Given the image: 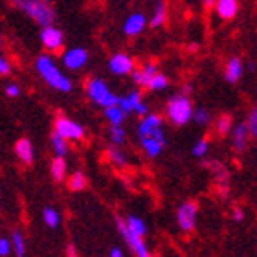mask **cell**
I'll use <instances>...</instances> for the list:
<instances>
[{"label":"cell","instance_id":"1","mask_svg":"<svg viewBox=\"0 0 257 257\" xmlns=\"http://www.w3.org/2000/svg\"><path fill=\"white\" fill-rule=\"evenodd\" d=\"M35 70H37L39 75L44 79V83L48 86H52V88H55V90L68 94L74 88L72 81L61 72L59 66L55 64V61L50 55H39L37 61H35Z\"/></svg>","mask_w":257,"mask_h":257},{"label":"cell","instance_id":"2","mask_svg":"<svg viewBox=\"0 0 257 257\" xmlns=\"http://www.w3.org/2000/svg\"><path fill=\"white\" fill-rule=\"evenodd\" d=\"M15 6L21 8L28 17H32L33 21L41 24L43 28L54 26L55 11L48 2H43V0H19V2H15Z\"/></svg>","mask_w":257,"mask_h":257},{"label":"cell","instance_id":"3","mask_svg":"<svg viewBox=\"0 0 257 257\" xmlns=\"http://www.w3.org/2000/svg\"><path fill=\"white\" fill-rule=\"evenodd\" d=\"M167 118L171 119L173 125L177 127H182V125L189 123L193 118V103L188 96H182V94H177V96H171L169 101H167L166 107Z\"/></svg>","mask_w":257,"mask_h":257},{"label":"cell","instance_id":"4","mask_svg":"<svg viewBox=\"0 0 257 257\" xmlns=\"http://www.w3.org/2000/svg\"><path fill=\"white\" fill-rule=\"evenodd\" d=\"M86 94H88V97H90L92 101L103 108L116 107L118 105V96L108 88V85L101 77H92V79H88V83H86Z\"/></svg>","mask_w":257,"mask_h":257},{"label":"cell","instance_id":"5","mask_svg":"<svg viewBox=\"0 0 257 257\" xmlns=\"http://www.w3.org/2000/svg\"><path fill=\"white\" fill-rule=\"evenodd\" d=\"M54 133L59 134L63 140H72V142H81L85 138V127L74 119L66 118V116H57L54 123Z\"/></svg>","mask_w":257,"mask_h":257},{"label":"cell","instance_id":"6","mask_svg":"<svg viewBox=\"0 0 257 257\" xmlns=\"http://www.w3.org/2000/svg\"><path fill=\"white\" fill-rule=\"evenodd\" d=\"M197 215H198V204L195 200H186L178 206L177 209V222L178 228L184 233H191L197 224Z\"/></svg>","mask_w":257,"mask_h":257},{"label":"cell","instance_id":"7","mask_svg":"<svg viewBox=\"0 0 257 257\" xmlns=\"http://www.w3.org/2000/svg\"><path fill=\"white\" fill-rule=\"evenodd\" d=\"M118 107L123 110L125 116L131 112H136L138 116L144 118V116L149 114V107L144 103V99H142V92L140 90H131L128 92V96L118 97Z\"/></svg>","mask_w":257,"mask_h":257},{"label":"cell","instance_id":"8","mask_svg":"<svg viewBox=\"0 0 257 257\" xmlns=\"http://www.w3.org/2000/svg\"><path fill=\"white\" fill-rule=\"evenodd\" d=\"M116 226H118V231L123 235L125 242H127L128 246H131V250H133L134 253L138 257H156L153 255V253L149 252V248H147V244L144 242V239H140V237H136L134 233H131V231L125 228V222L119 217H116Z\"/></svg>","mask_w":257,"mask_h":257},{"label":"cell","instance_id":"9","mask_svg":"<svg viewBox=\"0 0 257 257\" xmlns=\"http://www.w3.org/2000/svg\"><path fill=\"white\" fill-rule=\"evenodd\" d=\"M41 43L46 50H52V52H61L64 44V35L59 28L48 26L41 30Z\"/></svg>","mask_w":257,"mask_h":257},{"label":"cell","instance_id":"10","mask_svg":"<svg viewBox=\"0 0 257 257\" xmlns=\"http://www.w3.org/2000/svg\"><path fill=\"white\" fill-rule=\"evenodd\" d=\"M134 59L127 54H114L108 61V70L114 75H127L134 72Z\"/></svg>","mask_w":257,"mask_h":257},{"label":"cell","instance_id":"11","mask_svg":"<svg viewBox=\"0 0 257 257\" xmlns=\"http://www.w3.org/2000/svg\"><path fill=\"white\" fill-rule=\"evenodd\" d=\"M88 61V52L81 46H75V48L66 50L63 54V64L68 70H79L83 68Z\"/></svg>","mask_w":257,"mask_h":257},{"label":"cell","instance_id":"12","mask_svg":"<svg viewBox=\"0 0 257 257\" xmlns=\"http://www.w3.org/2000/svg\"><path fill=\"white\" fill-rule=\"evenodd\" d=\"M145 26H147V17H145L144 13L136 11V13H131V15L125 19L123 33L128 35V37H136V35H140V33L144 32Z\"/></svg>","mask_w":257,"mask_h":257},{"label":"cell","instance_id":"13","mask_svg":"<svg viewBox=\"0 0 257 257\" xmlns=\"http://www.w3.org/2000/svg\"><path fill=\"white\" fill-rule=\"evenodd\" d=\"M162 123H164V119H162L160 114L149 112L147 116H144V118H142V121H140L138 136H140V138H144V136H151L153 133L160 131Z\"/></svg>","mask_w":257,"mask_h":257},{"label":"cell","instance_id":"14","mask_svg":"<svg viewBox=\"0 0 257 257\" xmlns=\"http://www.w3.org/2000/svg\"><path fill=\"white\" fill-rule=\"evenodd\" d=\"M15 155L17 158L22 162V164H26V166H32L33 164V158H35V153H33V144L30 142L28 138H19L15 142Z\"/></svg>","mask_w":257,"mask_h":257},{"label":"cell","instance_id":"15","mask_svg":"<svg viewBox=\"0 0 257 257\" xmlns=\"http://www.w3.org/2000/svg\"><path fill=\"white\" fill-rule=\"evenodd\" d=\"M248 142H250V134L246 131V125L244 123H239L233 127V133H231V145H233V149L235 153H244L248 149Z\"/></svg>","mask_w":257,"mask_h":257},{"label":"cell","instance_id":"16","mask_svg":"<svg viewBox=\"0 0 257 257\" xmlns=\"http://www.w3.org/2000/svg\"><path fill=\"white\" fill-rule=\"evenodd\" d=\"M167 140H158V138H151V136H145V138H140V145H142V149L144 153L149 158H156V156H160V153L164 151L166 147Z\"/></svg>","mask_w":257,"mask_h":257},{"label":"cell","instance_id":"17","mask_svg":"<svg viewBox=\"0 0 257 257\" xmlns=\"http://www.w3.org/2000/svg\"><path fill=\"white\" fill-rule=\"evenodd\" d=\"M156 74H158V68H156L155 64H144L142 68L134 70V72H133V79L138 86H142V88H147L149 81L153 79Z\"/></svg>","mask_w":257,"mask_h":257},{"label":"cell","instance_id":"18","mask_svg":"<svg viewBox=\"0 0 257 257\" xmlns=\"http://www.w3.org/2000/svg\"><path fill=\"white\" fill-rule=\"evenodd\" d=\"M242 72H244V66H242V61L239 57H230L228 63H226V81L228 83H237V81L242 77Z\"/></svg>","mask_w":257,"mask_h":257},{"label":"cell","instance_id":"19","mask_svg":"<svg viewBox=\"0 0 257 257\" xmlns=\"http://www.w3.org/2000/svg\"><path fill=\"white\" fill-rule=\"evenodd\" d=\"M215 8H217V15L222 21H231V19H235L237 11H239V2H235V0H219Z\"/></svg>","mask_w":257,"mask_h":257},{"label":"cell","instance_id":"20","mask_svg":"<svg viewBox=\"0 0 257 257\" xmlns=\"http://www.w3.org/2000/svg\"><path fill=\"white\" fill-rule=\"evenodd\" d=\"M123 222H125V228H127L131 233H134L136 237H140V239H144L145 233H147V226H145L144 219H140L136 215H128Z\"/></svg>","mask_w":257,"mask_h":257},{"label":"cell","instance_id":"21","mask_svg":"<svg viewBox=\"0 0 257 257\" xmlns=\"http://www.w3.org/2000/svg\"><path fill=\"white\" fill-rule=\"evenodd\" d=\"M66 184H68L70 191H83L88 186V178H86V175L83 171H75L68 177Z\"/></svg>","mask_w":257,"mask_h":257},{"label":"cell","instance_id":"22","mask_svg":"<svg viewBox=\"0 0 257 257\" xmlns=\"http://www.w3.org/2000/svg\"><path fill=\"white\" fill-rule=\"evenodd\" d=\"M50 173H52V178L55 182H63L64 177H66V162H64V158L55 156L52 164H50Z\"/></svg>","mask_w":257,"mask_h":257},{"label":"cell","instance_id":"23","mask_svg":"<svg viewBox=\"0 0 257 257\" xmlns=\"http://www.w3.org/2000/svg\"><path fill=\"white\" fill-rule=\"evenodd\" d=\"M167 21V4L166 2H158L155 8V13L151 17V28H160Z\"/></svg>","mask_w":257,"mask_h":257},{"label":"cell","instance_id":"24","mask_svg":"<svg viewBox=\"0 0 257 257\" xmlns=\"http://www.w3.org/2000/svg\"><path fill=\"white\" fill-rule=\"evenodd\" d=\"M105 118L108 119L110 127H121V123H123V119H125V114H123V110L116 105V107L105 108Z\"/></svg>","mask_w":257,"mask_h":257},{"label":"cell","instance_id":"25","mask_svg":"<svg viewBox=\"0 0 257 257\" xmlns=\"http://www.w3.org/2000/svg\"><path fill=\"white\" fill-rule=\"evenodd\" d=\"M11 250L17 253L19 257H24L26 255V241H24V235H22L21 231L15 230L13 233H11Z\"/></svg>","mask_w":257,"mask_h":257},{"label":"cell","instance_id":"26","mask_svg":"<svg viewBox=\"0 0 257 257\" xmlns=\"http://www.w3.org/2000/svg\"><path fill=\"white\" fill-rule=\"evenodd\" d=\"M43 220L48 228L55 230V228L61 224V215L55 208H48V206H46V208L43 209Z\"/></svg>","mask_w":257,"mask_h":257},{"label":"cell","instance_id":"27","mask_svg":"<svg viewBox=\"0 0 257 257\" xmlns=\"http://www.w3.org/2000/svg\"><path fill=\"white\" fill-rule=\"evenodd\" d=\"M50 142H52V147H54V153L59 158H64V156L68 155V151H70V147H68V142L66 140H63L59 136V134H55V133H52V138H50Z\"/></svg>","mask_w":257,"mask_h":257},{"label":"cell","instance_id":"28","mask_svg":"<svg viewBox=\"0 0 257 257\" xmlns=\"http://www.w3.org/2000/svg\"><path fill=\"white\" fill-rule=\"evenodd\" d=\"M208 167H211L213 169V173H215V180L219 184H228V171L224 169V166L220 164V162H215V160H209V162H204Z\"/></svg>","mask_w":257,"mask_h":257},{"label":"cell","instance_id":"29","mask_svg":"<svg viewBox=\"0 0 257 257\" xmlns=\"http://www.w3.org/2000/svg\"><path fill=\"white\" fill-rule=\"evenodd\" d=\"M231 116H228V114H222V116H219L217 118V121H215V131H217V134L219 136H228L231 131Z\"/></svg>","mask_w":257,"mask_h":257},{"label":"cell","instance_id":"30","mask_svg":"<svg viewBox=\"0 0 257 257\" xmlns=\"http://www.w3.org/2000/svg\"><path fill=\"white\" fill-rule=\"evenodd\" d=\"M169 86V79H167V75H164V74H158L153 77V79L149 81V85H147V88L149 90H153V92H158V90H164V88H167Z\"/></svg>","mask_w":257,"mask_h":257},{"label":"cell","instance_id":"31","mask_svg":"<svg viewBox=\"0 0 257 257\" xmlns=\"http://www.w3.org/2000/svg\"><path fill=\"white\" fill-rule=\"evenodd\" d=\"M107 155H108V160L112 162L116 167H127V158L121 151H118L116 147H110L107 149Z\"/></svg>","mask_w":257,"mask_h":257},{"label":"cell","instance_id":"32","mask_svg":"<svg viewBox=\"0 0 257 257\" xmlns=\"http://www.w3.org/2000/svg\"><path fill=\"white\" fill-rule=\"evenodd\" d=\"M208 151H209V140L208 138H200L197 142V144L193 145V156H197V158H204V156L208 155Z\"/></svg>","mask_w":257,"mask_h":257},{"label":"cell","instance_id":"33","mask_svg":"<svg viewBox=\"0 0 257 257\" xmlns=\"http://www.w3.org/2000/svg\"><path fill=\"white\" fill-rule=\"evenodd\" d=\"M244 125H246V131H248V134H250V138H255L257 136V110L255 108L250 110Z\"/></svg>","mask_w":257,"mask_h":257},{"label":"cell","instance_id":"34","mask_svg":"<svg viewBox=\"0 0 257 257\" xmlns=\"http://www.w3.org/2000/svg\"><path fill=\"white\" fill-rule=\"evenodd\" d=\"M108 134H110V140H112V144H116V145L125 144V140H127V133H125L123 127H110Z\"/></svg>","mask_w":257,"mask_h":257},{"label":"cell","instance_id":"35","mask_svg":"<svg viewBox=\"0 0 257 257\" xmlns=\"http://www.w3.org/2000/svg\"><path fill=\"white\" fill-rule=\"evenodd\" d=\"M193 118H195V121H197L198 125H209L211 123V116H209V112L206 110V108H197V110L193 112Z\"/></svg>","mask_w":257,"mask_h":257},{"label":"cell","instance_id":"36","mask_svg":"<svg viewBox=\"0 0 257 257\" xmlns=\"http://www.w3.org/2000/svg\"><path fill=\"white\" fill-rule=\"evenodd\" d=\"M11 252V242L8 237H0V255L6 257V255H10Z\"/></svg>","mask_w":257,"mask_h":257},{"label":"cell","instance_id":"37","mask_svg":"<svg viewBox=\"0 0 257 257\" xmlns=\"http://www.w3.org/2000/svg\"><path fill=\"white\" fill-rule=\"evenodd\" d=\"M21 94V86L15 85V83H10V85L6 86V96L8 97H19Z\"/></svg>","mask_w":257,"mask_h":257},{"label":"cell","instance_id":"38","mask_svg":"<svg viewBox=\"0 0 257 257\" xmlns=\"http://www.w3.org/2000/svg\"><path fill=\"white\" fill-rule=\"evenodd\" d=\"M11 72V64L8 59L0 57V75H8Z\"/></svg>","mask_w":257,"mask_h":257},{"label":"cell","instance_id":"39","mask_svg":"<svg viewBox=\"0 0 257 257\" xmlns=\"http://www.w3.org/2000/svg\"><path fill=\"white\" fill-rule=\"evenodd\" d=\"M231 211H233V213H231V219H233V220H237V222H239V220L244 219V211H242L241 208H233Z\"/></svg>","mask_w":257,"mask_h":257},{"label":"cell","instance_id":"40","mask_svg":"<svg viewBox=\"0 0 257 257\" xmlns=\"http://www.w3.org/2000/svg\"><path fill=\"white\" fill-rule=\"evenodd\" d=\"M108 257H123V252H121V248L114 246L112 250H110V255Z\"/></svg>","mask_w":257,"mask_h":257},{"label":"cell","instance_id":"41","mask_svg":"<svg viewBox=\"0 0 257 257\" xmlns=\"http://www.w3.org/2000/svg\"><path fill=\"white\" fill-rule=\"evenodd\" d=\"M66 253H68V257H75V255H77V253H75L74 244H68V248H66Z\"/></svg>","mask_w":257,"mask_h":257}]
</instances>
